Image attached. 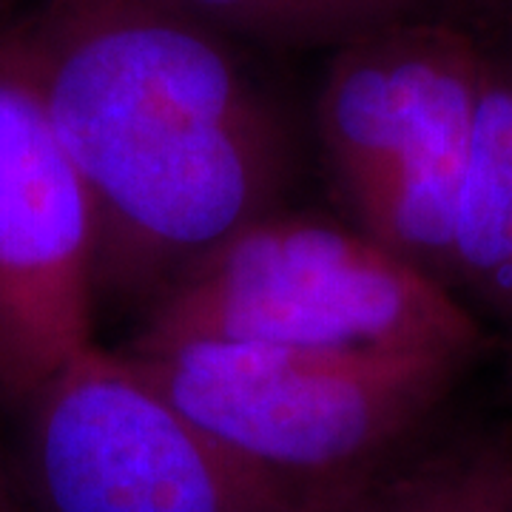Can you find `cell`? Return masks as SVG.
Returning a JSON list of instances; mask_svg holds the SVG:
<instances>
[{
  "label": "cell",
  "mask_w": 512,
  "mask_h": 512,
  "mask_svg": "<svg viewBox=\"0 0 512 512\" xmlns=\"http://www.w3.org/2000/svg\"><path fill=\"white\" fill-rule=\"evenodd\" d=\"M191 339L476 362L484 330L470 302L359 225L282 205L174 276L126 350Z\"/></svg>",
  "instance_id": "2"
},
{
  "label": "cell",
  "mask_w": 512,
  "mask_h": 512,
  "mask_svg": "<svg viewBox=\"0 0 512 512\" xmlns=\"http://www.w3.org/2000/svg\"><path fill=\"white\" fill-rule=\"evenodd\" d=\"M97 308L92 202L12 29L0 35V399L20 410L94 348Z\"/></svg>",
  "instance_id": "5"
},
{
  "label": "cell",
  "mask_w": 512,
  "mask_h": 512,
  "mask_svg": "<svg viewBox=\"0 0 512 512\" xmlns=\"http://www.w3.org/2000/svg\"><path fill=\"white\" fill-rule=\"evenodd\" d=\"M0 512H40L29 481L23 476L20 456H12L0 433Z\"/></svg>",
  "instance_id": "10"
},
{
  "label": "cell",
  "mask_w": 512,
  "mask_h": 512,
  "mask_svg": "<svg viewBox=\"0 0 512 512\" xmlns=\"http://www.w3.org/2000/svg\"><path fill=\"white\" fill-rule=\"evenodd\" d=\"M237 43L339 52L359 37L419 15L427 0H171Z\"/></svg>",
  "instance_id": "9"
},
{
  "label": "cell",
  "mask_w": 512,
  "mask_h": 512,
  "mask_svg": "<svg viewBox=\"0 0 512 512\" xmlns=\"http://www.w3.org/2000/svg\"><path fill=\"white\" fill-rule=\"evenodd\" d=\"M126 353L188 419L299 512L339 510L413 453L473 365L220 339Z\"/></svg>",
  "instance_id": "3"
},
{
  "label": "cell",
  "mask_w": 512,
  "mask_h": 512,
  "mask_svg": "<svg viewBox=\"0 0 512 512\" xmlns=\"http://www.w3.org/2000/svg\"><path fill=\"white\" fill-rule=\"evenodd\" d=\"M487 69L476 40L419 18L333 52L316 134L342 205L399 174H461Z\"/></svg>",
  "instance_id": "6"
},
{
  "label": "cell",
  "mask_w": 512,
  "mask_h": 512,
  "mask_svg": "<svg viewBox=\"0 0 512 512\" xmlns=\"http://www.w3.org/2000/svg\"><path fill=\"white\" fill-rule=\"evenodd\" d=\"M15 32L92 202L100 305L143 313L285 205L293 128L237 40L171 0H40Z\"/></svg>",
  "instance_id": "1"
},
{
  "label": "cell",
  "mask_w": 512,
  "mask_h": 512,
  "mask_svg": "<svg viewBox=\"0 0 512 512\" xmlns=\"http://www.w3.org/2000/svg\"><path fill=\"white\" fill-rule=\"evenodd\" d=\"M495 3H504V6H512V0H495Z\"/></svg>",
  "instance_id": "12"
},
{
  "label": "cell",
  "mask_w": 512,
  "mask_h": 512,
  "mask_svg": "<svg viewBox=\"0 0 512 512\" xmlns=\"http://www.w3.org/2000/svg\"><path fill=\"white\" fill-rule=\"evenodd\" d=\"M333 512H512V439L421 441Z\"/></svg>",
  "instance_id": "8"
},
{
  "label": "cell",
  "mask_w": 512,
  "mask_h": 512,
  "mask_svg": "<svg viewBox=\"0 0 512 512\" xmlns=\"http://www.w3.org/2000/svg\"><path fill=\"white\" fill-rule=\"evenodd\" d=\"M512 268V72L490 63L461 168L453 291L495 311Z\"/></svg>",
  "instance_id": "7"
},
{
  "label": "cell",
  "mask_w": 512,
  "mask_h": 512,
  "mask_svg": "<svg viewBox=\"0 0 512 512\" xmlns=\"http://www.w3.org/2000/svg\"><path fill=\"white\" fill-rule=\"evenodd\" d=\"M40 512H299L126 350L89 348L20 407Z\"/></svg>",
  "instance_id": "4"
},
{
  "label": "cell",
  "mask_w": 512,
  "mask_h": 512,
  "mask_svg": "<svg viewBox=\"0 0 512 512\" xmlns=\"http://www.w3.org/2000/svg\"><path fill=\"white\" fill-rule=\"evenodd\" d=\"M495 313L507 322L512 328V268L510 276H507V282H504V291L498 296V305H495Z\"/></svg>",
  "instance_id": "11"
}]
</instances>
